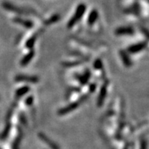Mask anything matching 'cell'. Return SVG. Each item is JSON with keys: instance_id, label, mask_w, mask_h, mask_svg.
Returning <instances> with one entry per match:
<instances>
[{"instance_id": "cell-9", "label": "cell", "mask_w": 149, "mask_h": 149, "mask_svg": "<svg viewBox=\"0 0 149 149\" xmlns=\"http://www.w3.org/2000/svg\"><path fill=\"white\" fill-rule=\"evenodd\" d=\"M33 56H34V52L33 51H30V53H28V54H26V56H25L24 58L21 59V66H26V65L28 64L29 62H30V61L32 60V59L33 58Z\"/></svg>"}, {"instance_id": "cell-4", "label": "cell", "mask_w": 149, "mask_h": 149, "mask_svg": "<svg viewBox=\"0 0 149 149\" xmlns=\"http://www.w3.org/2000/svg\"><path fill=\"white\" fill-rule=\"evenodd\" d=\"M135 33V30L132 27H120L115 30L117 35H132Z\"/></svg>"}, {"instance_id": "cell-3", "label": "cell", "mask_w": 149, "mask_h": 149, "mask_svg": "<svg viewBox=\"0 0 149 149\" xmlns=\"http://www.w3.org/2000/svg\"><path fill=\"white\" fill-rule=\"evenodd\" d=\"M15 81L17 82H27V83H37L39 78L36 76H29L18 75L15 77Z\"/></svg>"}, {"instance_id": "cell-11", "label": "cell", "mask_w": 149, "mask_h": 149, "mask_svg": "<svg viewBox=\"0 0 149 149\" xmlns=\"http://www.w3.org/2000/svg\"><path fill=\"white\" fill-rule=\"evenodd\" d=\"M97 18H98V13H97L96 11L93 10L92 12L90 13L89 16V18H88V23L89 25H93L95 23V21H96Z\"/></svg>"}, {"instance_id": "cell-13", "label": "cell", "mask_w": 149, "mask_h": 149, "mask_svg": "<svg viewBox=\"0 0 149 149\" xmlns=\"http://www.w3.org/2000/svg\"><path fill=\"white\" fill-rule=\"evenodd\" d=\"M59 18H60V16L58 15H55L52 16L50 18H49L47 21H45V24L46 25H52V24H54V23L57 22V21H58Z\"/></svg>"}, {"instance_id": "cell-17", "label": "cell", "mask_w": 149, "mask_h": 149, "mask_svg": "<svg viewBox=\"0 0 149 149\" xmlns=\"http://www.w3.org/2000/svg\"><path fill=\"white\" fill-rule=\"evenodd\" d=\"M140 149H148V145H147V141L145 139L142 140L141 141V145H140Z\"/></svg>"}, {"instance_id": "cell-18", "label": "cell", "mask_w": 149, "mask_h": 149, "mask_svg": "<svg viewBox=\"0 0 149 149\" xmlns=\"http://www.w3.org/2000/svg\"><path fill=\"white\" fill-rule=\"evenodd\" d=\"M26 103L28 105H31L33 103V97H29L28 98H27V100H26Z\"/></svg>"}, {"instance_id": "cell-15", "label": "cell", "mask_w": 149, "mask_h": 149, "mask_svg": "<svg viewBox=\"0 0 149 149\" xmlns=\"http://www.w3.org/2000/svg\"><path fill=\"white\" fill-rule=\"evenodd\" d=\"M140 30H141V32L143 34V35L147 38L148 40H149V30L146 28H144V27H141L140 28Z\"/></svg>"}, {"instance_id": "cell-5", "label": "cell", "mask_w": 149, "mask_h": 149, "mask_svg": "<svg viewBox=\"0 0 149 149\" xmlns=\"http://www.w3.org/2000/svg\"><path fill=\"white\" fill-rule=\"evenodd\" d=\"M120 58L122 59V61H123V64L127 66V67H130V66H132V60H131L130 57V56H129L128 53H127V51L120 50Z\"/></svg>"}, {"instance_id": "cell-8", "label": "cell", "mask_w": 149, "mask_h": 149, "mask_svg": "<svg viewBox=\"0 0 149 149\" xmlns=\"http://www.w3.org/2000/svg\"><path fill=\"white\" fill-rule=\"evenodd\" d=\"M106 95H107V89H106L105 85H104V86L102 88V89H101L100 94H99V96H98V106H102V104H103V102L104 101V98H105Z\"/></svg>"}, {"instance_id": "cell-6", "label": "cell", "mask_w": 149, "mask_h": 149, "mask_svg": "<svg viewBox=\"0 0 149 149\" xmlns=\"http://www.w3.org/2000/svg\"><path fill=\"white\" fill-rule=\"evenodd\" d=\"M78 107V103H72L70 105L67 106L61 109L58 111V114L60 115H64V114H67V113H69L70 112H71L72 110L75 109L76 108Z\"/></svg>"}, {"instance_id": "cell-1", "label": "cell", "mask_w": 149, "mask_h": 149, "mask_svg": "<svg viewBox=\"0 0 149 149\" xmlns=\"http://www.w3.org/2000/svg\"><path fill=\"white\" fill-rule=\"evenodd\" d=\"M86 11V6L83 5V4H80L79 6H78L76 10L75 15L71 18V19L70 20V21L68 22V28H71L74 25L77 24L79 19L81 18L82 16L83 15L84 12Z\"/></svg>"}, {"instance_id": "cell-16", "label": "cell", "mask_w": 149, "mask_h": 149, "mask_svg": "<svg viewBox=\"0 0 149 149\" xmlns=\"http://www.w3.org/2000/svg\"><path fill=\"white\" fill-rule=\"evenodd\" d=\"M94 66L95 68H96V69H100V68H102V62L100 59H96L95 62L94 63Z\"/></svg>"}, {"instance_id": "cell-14", "label": "cell", "mask_w": 149, "mask_h": 149, "mask_svg": "<svg viewBox=\"0 0 149 149\" xmlns=\"http://www.w3.org/2000/svg\"><path fill=\"white\" fill-rule=\"evenodd\" d=\"M35 40H36V37H31L29 40H27V42H26V47L29 48V49H31V48L33 47V44L34 43H35Z\"/></svg>"}, {"instance_id": "cell-2", "label": "cell", "mask_w": 149, "mask_h": 149, "mask_svg": "<svg viewBox=\"0 0 149 149\" xmlns=\"http://www.w3.org/2000/svg\"><path fill=\"white\" fill-rule=\"evenodd\" d=\"M148 42L147 41H142L137 43L136 44L130 46L127 49V53H139L141 51L144 50L147 47Z\"/></svg>"}, {"instance_id": "cell-12", "label": "cell", "mask_w": 149, "mask_h": 149, "mask_svg": "<svg viewBox=\"0 0 149 149\" xmlns=\"http://www.w3.org/2000/svg\"><path fill=\"white\" fill-rule=\"evenodd\" d=\"M40 137L42 138V139L43 140L44 142H46V143H47L49 145L51 146L52 148V149H58V147H57L56 145H55L54 143H52L51 140L49 139V138H48L47 137H46V136H45L44 134H40Z\"/></svg>"}, {"instance_id": "cell-7", "label": "cell", "mask_w": 149, "mask_h": 149, "mask_svg": "<svg viewBox=\"0 0 149 149\" xmlns=\"http://www.w3.org/2000/svg\"><path fill=\"white\" fill-rule=\"evenodd\" d=\"M14 21L17 24H20V25H23V27L24 28H31L33 26V24L30 21H28V20H24V19L19 18H17L14 19Z\"/></svg>"}, {"instance_id": "cell-10", "label": "cell", "mask_w": 149, "mask_h": 149, "mask_svg": "<svg viewBox=\"0 0 149 149\" xmlns=\"http://www.w3.org/2000/svg\"><path fill=\"white\" fill-rule=\"evenodd\" d=\"M29 91H30V88H29V87H27V86L21 88L17 89V91H16V97H21L26 95V93L28 92Z\"/></svg>"}]
</instances>
